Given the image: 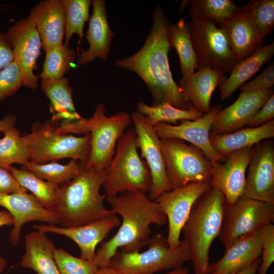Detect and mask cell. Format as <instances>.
Segmentation results:
<instances>
[{
  "instance_id": "obj_1",
  "label": "cell",
  "mask_w": 274,
  "mask_h": 274,
  "mask_svg": "<svg viewBox=\"0 0 274 274\" xmlns=\"http://www.w3.org/2000/svg\"><path fill=\"white\" fill-rule=\"evenodd\" d=\"M152 18L151 31L142 47L128 57L117 59L115 65L141 78L151 94L153 106L167 102L179 109H189L193 106L174 80L170 70L169 22L161 7L155 9Z\"/></svg>"
},
{
  "instance_id": "obj_2",
  "label": "cell",
  "mask_w": 274,
  "mask_h": 274,
  "mask_svg": "<svg viewBox=\"0 0 274 274\" xmlns=\"http://www.w3.org/2000/svg\"><path fill=\"white\" fill-rule=\"evenodd\" d=\"M106 199L112 210L120 216L122 223L116 233L96 252L93 262L99 268L108 267L119 249L126 252H140L150 238L151 225L167 223L159 204L145 192L127 191Z\"/></svg>"
},
{
  "instance_id": "obj_3",
  "label": "cell",
  "mask_w": 274,
  "mask_h": 274,
  "mask_svg": "<svg viewBox=\"0 0 274 274\" xmlns=\"http://www.w3.org/2000/svg\"><path fill=\"white\" fill-rule=\"evenodd\" d=\"M105 175L106 170H97L80 163L76 176L58 187L56 203L52 212L56 215L60 226L85 225L112 212L105 206V194L100 193Z\"/></svg>"
},
{
  "instance_id": "obj_4",
  "label": "cell",
  "mask_w": 274,
  "mask_h": 274,
  "mask_svg": "<svg viewBox=\"0 0 274 274\" xmlns=\"http://www.w3.org/2000/svg\"><path fill=\"white\" fill-rule=\"evenodd\" d=\"M227 204L223 194L210 187L193 206L182 231L194 274H208L210 248L220 233Z\"/></svg>"
},
{
  "instance_id": "obj_5",
  "label": "cell",
  "mask_w": 274,
  "mask_h": 274,
  "mask_svg": "<svg viewBox=\"0 0 274 274\" xmlns=\"http://www.w3.org/2000/svg\"><path fill=\"white\" fill-rule=\"evenodd\" d=\"M131 124V117L127 113L121 111L108 117L104 105L99 103L91 117L72 121L67 130L70 134H90V152L85 165L104 171L114 157L118 141Z\"/></svg>"
},
{
  "instance_id": "obj_6",
  "label": "cell",
  "mask_w": 274,
  "mask_h": 274,
  "mask_svg": "<svg viewBox=\"0 0 274 274\" xmlns=\"http://www.w3.org/2000/svg\"><path fill=\"white\" fill-rule=\"evenodd\" d=\"M139 149L134 129L130 127L118 141L114 157L106 170L102 186L106 199L127 191L149 192L151 176Z\"/></svg>"
},
{
  "instance_id": "obj_7",
  "label": "cell",
  "mask_w": 274,
  "mask_h": 274,
  "mask_svg": "<svg viewBox=\"0 0 274 274\" xmlns=\"http://www.w3.org/2000/svg\"><path fill=\"white\" fill-rule=\"evenodd\" d=\"M148 248L140 252H126L118 250L109 266L113 274H154L162 270L174 269L190 260V254L183 241L171 249L166 237L157 233L146 244Z\"/></svg>"
},
{
  "instance_id": "obj_8",
  "label": "cell",
  "mask_w": 274,
  "mask_h": 274,
  "mask_svg": "<svg viewBox=\"0 0 274 274\" xmlns=\"http://www.w3.org/2000/svg\"><path fill=\"white\" fill-rule=\"evenodd\" d=\"M57 123L51 119L37 121L26 134L30 151L29 161L43 164L62 158L86 164L90 152V133L82 136L59 133Z\"/></svg>"
},
{
  "instance_id": "obj_9",
  "label": "cell",
  "mask_w": 274,
  "mask_h": 274,
  "mask_svg": "<svg viewBox=\"0 0 274 274\" xmlns=\"http://www.w3.org/2000/svg\"><path fill=\"white\" fill-rule=\"evenodd\" d=\"M166 174L172 189L192 182H209L214 162L192 144L173 138H160Z\"/></svg>"
},
{
  "instance_id": "obj_10",
  "label": "cell",
  "mask_w": 274,
  "mask_h": 274,
  "mask_svg": "<svg viewBox=\"0 0 274 274\" xmlns=\"http://www.w3.org/2000/svg\"><path fill=\"white\" fill-rule=\"evenodd\" d=\"M189 23L199 67L231 72L238 61L223 29L210 19L191 20Z\"/></svg>"
},
{
  "instance_id": "obj_11",
  "label": "cell",
  "mask_w": 274,
  "mask_h": 274,
  "mask_svg": "<svg viewBox=\"0 0 274 274\" xmlns=\"http://www.w3.org/2000/svg\"><path fill=\"white\" fill-rule=\"evenodd\" d=\"M273 222L274 205L242 196L232 204H227L218 237L226 248Z\"/></svg>"
},
{
  "instance_id": "obj_12",
  "label": "cell",
  "mask_w": 274,
  "mask_h": 274,
  "mask_svg": "<svg viewBox=\"0 0 274 274\" xmlns=\"http://www.w3.org/2000/svg\"><path fill=\"white\" fill-rule=\"evenodd\" d=\"M209 182H192L161 194L155 201L164 213L168 222L166 237L169 247L176 248L180 244V235L195 201L206 192Z\"/></svg>"
},
{
  "instance_id": "obj_13",
  "label": "cell",
  "mask_w": 274,
  "mask_h": 274,
  "mask_svg": "<svg viewBox=\"0 0 274 274\" xmlns=\"http://www.w3.org/2000/svg\"><path fill=\"white\" fill-rule=\"evenodd\" d=\"M130 117L139 148L151 176L152 184L148 196L155 201L163 193L172 189L166 174L160 138L153 125L144 115L136 111Z\"/></svg>"
},
{
  "instance_id": "obj_14",
  "label": "cell",
  "mask_w": 274,
  "mask_h": 274,
  "mask_svg": "<svg viewBox=\"0 0 274 274\" xmlns=\"http://www.w3.org/2000/svg\"><path fill=\"white\" fill-rule=\"evenodd\" d=\"M243 196L274 205V143L265 140L252 147Z\"/></svg>"
},
{
  "instance_id": "obj_15",
  "label": "cell",
  "mask_w": 274,
  "mask_h": 274,
  "mask_svg": "<svg viewBox=\"0 0 274 274\" xmlns=\"http://www.w3.org/2000/svg\"><path fill=\"white\" fill-rule=\"evenodd\" d=\"M6 33L12 47L14 60L21 70L23 85L35 90L40 77L33 71L37 67V60L42 47L35 25L27 17L9 27Z\"/></svg>"
},
{
  "instance_id": "obj_16",
  "label": "cell",
  "mask_w": 274,
  "mask_h": 274,
  "mask_svg": "<svg viewBox=\"0 0 274 274\" xmlns=\"http://www.w3.org/2000/svg\"><path fill=\"white\" fill-rule=\"evenodd\" d=\"M222 105H215L210 111L194 120H183L179 124L158 123L153 125L159 138H173L188 142L200 149L213 162L224 161L226 157L219 154L212 147L210 140L211 128Z\"/></svg>"
},
{
  "instance_id": "obj_17",
  "label": "cell",
  "mask_w": 274,
  "mask_h": 274,
  "mask_svg": "<svg viewBox=\"0 0 274 274\" xmlns=\"http://www.w3.org/2000/svg\"><path fill=\"white\" fill-rule=\"evenodd\" d=\"M120 224L117 215L112 211L100 219L79 226L63 227L55 225L44 224L34 225L32 228L45 233L51 232L70 238L80 248V257L93 262L97 245Z\"/></svg>"
},
{
  "instance_id": "obj_18",
  "label": "cell",
  "mask_w": 274,
  "mask_h": 274,
  "mask_svg": "<svg viewBox=\"0 0 274 274\" xmlns=\"http://www.w3.org/2000/svg\"><path fill=\"white\" fill-rule=\"evenodd\" d=\"M252 147L229 153L223 163L214 162L210 186L222 192L229 205L234 203L244 194Z\"/></svg>"
},
{
  "instance_id": "obj_19",
  "label": "cell",
  "mask_w": 274,
  "mask_h": 274,
  "mask_svg": "<svg viewBox=\"0 0 274 274\" xmlns=\"http://www.w3.org/2000/svg\"><path fill=\"white\" fill-rule=\"evenodd\" d=\"M273 94L272 88L241 91L238 98L215 116L210 134L230 133L247 126L251 119Z\"/></svg>"
},
{
  "instance_id": "obj_20",
  "label": "cell",
  "mask_w": 274,
  "mask_h": 274,
  "mask_svg": "<svg viewBox=\"0 0 274 274\" xmlns=\"http://www.w3.org/2000/svg\"><path fill=\"white\" fill-rule=\"evenodd\" d=\"M0 206L13 216L14 223L9 234L11 244L16 246L19 242L21 228L24 224L32 221L58 224L54 212L43 207L32 194L0 193Z\"/></svg>"
},
{
  "instance_id": "obj_21",
  "label": "cell",
  "mask_w": 274,
  "mask_h": 274,
  "mask_svg": "<svg viewBox=\"0 0 274 274\" xmlns=\"http://www.w3.org/2000/svg\"><path fill=\"white\" fill-rule=\"evenodd\" d=\"M45 52L63 44L65 32V10L63 0L39 2L30 11Z\"/></svg>"
},
{
  "instance_id": "obj_22",
  "label": "cell",
  "mask_w": 274,
  "mask_h": 274,
  "mask_svg": "<svg viewBox=\"0 0 274 274\" xmlns=\"http://www.w3.org/2000/svg\"><path fill=\"white\" fill-rule=\"evenodd\" d=\"M91 4L93 12L86 34L89 46L87 50H82L78 55V62L81 65H85L96 58L107 60L115 37L108 20L105 1L93 0Z\"/></svg>"
},
{
  "instance_id": "obj_23",
  "label": "cell",
  "mask_w": 274,
  "mask_h": 274,
  "mask_svg": "<svg viewBox=\"0 0 274 274\" xmlns=\"http://www.w3.org/2000/svg\"><path fill=\"white\" fill-rule=\"evenodd\" d=\"M261 242L258 233L244 236L225 248L222 257L209 264L208 274H235L261 257Z\"/></svg>"
},
{
  "instance_id": "obj_24",
  "label": "cell",
  "mask_w": 274,
  "mask_h": 274,
  "mask_svg": "<svg viewBox=\"0 0 274 274\" xmlns=\"http://www.w3.org/2000/svg\"><path fill=\"white\" fill-rule=\"evenodd\" d=\"M226 79L224 73L221 71L200 67L193 73L183 75L178 85L192 105L205 114L211 109L214 91Z\"/></svg>"
},
{
  "instance_id": "obj_25",
  "label": "cell",
  "mask_w": 274,
  "mask_h": 274,
  "mask_svg": "<svg viewBox=\"0 0 274 274\" xmlns=\"http://www.w3.org/2000/svg\"><path fill=\"white\" fill-rule=\"evenodd\" d=\"M217 24L225 32L238 61L253 53L261 46L264 39L259 35L243 7L232 17Z\"/></svg>"
},
{
  "instance_id": "obj_26",
  "label": "cell",
  "mask_w": 274,
  "mask_h": 274,
  "mask_svg": "<svg viewBox=\"0 0 274 274\" xmlns=\"http://www.w3.org/2000/svg\"><path fill=\"white\" fill-rule=\"evenodd\" d=\"M274 138V120L255 127H248L221 134H210L211 144L220 155L225 157L229 153Z\"/></svg>"
},
{
  "instance_id": "obj_27",
  "label": "cell",
  "mask_w": 274,
  "mask_h": 274,
  "mask_svg": "<svg viewBox=\"0 0 274 274\" xmlns=\"http://www.w3.org/2000/svg\"><path fill=\"white\" fill-rule=\"evenodd\" d=\"M25 252L20 265L38 274H60L54 257L55 247L46 233L32 231L25 236Z\"/></svg>"
},
{
  "instance_id": "obj_28",
  "label": "cell",
  "mask_w": 274,
  "mask_h": 274,
  "mask_svg": "<svg viewBox=\"0 0 274 274\" xmlns=\"http://www.w3.org/2000/svg\"><path fill=\"white\" fill-rule=\"evenodd\" d=\"M274 54L273 42L260 46L248 57L238 61L229 77L219 87L222 100L229 98L242 85L256 73Z\"/></svg>"
},
{
  "instance_id": "obj_29",
  "label": "cell",
  "mask_w": 274,
  "mask_h": 274,
  "mask_svg": "<svg viewBox=\"0 0 274 274\" xmlns=\"http://www.w3.org/2000/svg\"><path fill=\"white\" fill-rule=\"evenodd\" d=\"M41 89L50 101L51 120L58 123L82 118L76 110L72 95L73 88L70 86L67 78L42 80Z\"/></svg>"
},
{
  "instance_id": "obj_30",
  "label": "cell",
  "mask_w": 274,
  "mask_h": 274,
  "mask_svg": "<svg viewBox=\"0 0 274 274\" xmlns=\"http://www.w3.org/2000/svg\"><path fill=\"white\" fill-rule=\"evenodd\" d=\"M168 30L172 47L176 49L180 59L183 75L194 73L200 67L191 40L189 23L182 18L176 23H169Z\"/></svg>"
},
{
  "instance_id": "obj_31",
  "label": "cell",
  "mask_w": 274,
  "mask_h": 274,
  "mask_svg": "<svg viewBox=\"0 0 274 274\" xmlns=\"http://www.w3.org/2000/svg\"><path fill=\"white\" fill-rule=\"evenodd\" d=\"M4 134L0 139V167L8 170L13 164L25 165L30 158L26 134L21 136L15 127Z\"/></svg>"
},
{
  "instance_id": "obj_32",
  "label": "cell",
  "mask_w": 274,
  "mask_h": 274,
  "mask_svg": "<svg viewBox=\"0 0 274 274\" xmlns=\"http://www.w3.org/2000/svg\"><path fill=\"white\" fill-rule=\"evenodd\" d=\"M8 170L20 185L31 192L41 204L52 211L56 203V191L59 186L42 180L28 170L10 166Z\"/></svg>"
},
{
  "instance_id": "obj_33",
  "label": "cell",
  "mask_w": 274,
  "mask_h": 274,
  "mask_svg": "<svg viewBox=\"0 0 274 274\" xmlns=\"http://www.w3.org/2000/svg\"><path fill=\"white\" fill-rule=\"evenodd\" d=\"M136 111L146 117L153 125L158 123L176 124L179 121L197 119L204 114L193 106L184 110L174 107L167 102L149 106L140 101L137 105Z\"/></svg>"
},
{
  "instance_id": "obj_34",
  "label": "cell",
  "mask_w": 274,
  "mask_h": 274,
  "mask_svg": "<svg viewBox=\"0 0 274 274\" xmlns=\"http://www.w3.org/2000/svg\"><path fill=\"white\" fill-rule=\"evenodd\" d=\"M239 9L232 0H192L189 13L192 20L210 19L219 23L232 17Z\"/></svg>"
},
{
  "instance_id": "obj_35",
  "label": "cell",
  "mask_w": 274,
  "mask_h": 274,
  "mask_svg": "<svg viewBox=\"0 0 274 274\" xmlns=\"http://www.w3.org/2000/svg\"><path fill=\"white\" fill-rule=\"evenodd\" d=\"M22 167L42 180L60 186L69 182L76 176L79 171L80 163L72 159L65 164L56 161L43 164L29 161Z\"/></svg>"
},
{
  "instance_id": "obj_36",
  "label": "cell",
  "mask_w": 274,
  "mask_h": 274,
  "mask_svg": "<svg viewBox=\"0 0 274 274\" xmlns=\"http://www.w3.org/2000/svg\"><path fill=\"white\" fill-rule=\"evenodd\" d=\"M43 70L39 75L42 80L60 79L69 72L75 59L76 51L63 43L45 52Z\"/></svg>"
},
{
  "instance_id": "obj_37",
  "label": "cell",
  "mask_w": 274,
  "mask_h": 274,
  "mask_svg": "<svg viewBox=\"0 0 274 274\" xmlns=\"http://www.w3.org/2000/svg\"><path fill=\"white\" fill-rule=\"evenodd\" d=\"M65 10V32L63 44L68 46L74 34L81 40L84 35L83 29L89 19L91 0H63Z\"/></svg>"
},
{
  "instance_id": "obj_38",
  "label": "cell",
  "mask_w": 274,
  "mask_h": 274,
  "mask_svg": "<svg viewBox=\"0 0 274 274\" xmlns=\"http://www.w3.org/2000/svg\"><path fill=\"white\" fill-rule=\"evenodd\" d=\"M243 8L249 14L259 35L263 39L274 26V1L252 0Z\"/></svg>"
},
{
  "instance_id": "obj_39",
  "label": "cell",
  "mask_w": 274,
  "mask_h": 274,
  "mask_svg": "<svg viewBox=\"0 0 274 274\" xmlns=\"http://www.w3.org/2000/svg\"><path fill=\"white\" fill-rule=\"evenodd\" d=\"M54 257L60 274H94L98 267L93 261L73 256L55 248Z\"/></svg>"
},
{
  "instance_id": "obj_40",
  "label": "cell",
  "mask_w": 274,
  "mask_h": 274,
  "mask_svg": "<svg viewBox=\"0 0 274 274\" xmlns=\"http://www.w3.org/2000/svg\"><path fill=\"white\" fill-rule=\"evenodd\" d=\"M23 85L21 70L14 60L0 70V101L14 95Z\"/></svg>"
},
{
  "instance_id": "obj_41",
  "label": "cell",
  "mask_w": 274,
  "mask_h": 274,
  "mask_svg": "<svg viewBox=\"0 0 274 274\" xmlns=\"http://www.w3.org/2000/svg\"><path fill=\"white\" fill-rule=\"evenodd\" d=\"M257 232L261 242V262L257 274H267L274 261V225H266Z\"/></svg>"
},
{
  "instance_id": "obj_42",
  "label": "cell",
  "mask_w": 274,
  "mask_h": 274,
  "mask_svg": "<svg viewBox=\"0 0 274 274\" xmlns=\"http://www.w3.org/2000/svg\"><path fill=\"white\" fill-rule=\"evenodd\" d=\"M274 85V64L270 62L256 78L242 85L241 91H259L272 88Z\"/></svg>"
},
{
  "instance_id": "obj_43",
  "label": "cell",
  "mask_w": 274,
  "mask_h": 274,
  "mask_svg": "<svg viewBox=\"0 0 274 274\" xmlns=\"http://www.w3.org/2000/svg\"><path fill=\"white\" fill-rule=\"evenodd\" d=\"M274 118V94L271 95L263 106L251 119L248 127H255L264 124Z\"/></svg>"
},
{
  "instance_id": "obj_44",
  "label": "cell",
  "mask_w": 274,
  "mask_h": 274,
  "mask_svg": "<svg viewBox=\"0 0 274 274\" xmlns=\"http://www.w3.org/2000/svg\"><path fill=\"white\" fill-rule=\"evenodd\" d=\"M27 193L8 169L0 167V193Z\"/></svg>"
},
{
  "instance_id": "obj_45",
  "label": "cell",
  "mask_w": 274,
  "mask_h": 274,
  "mask_svg": "<svg viewBox=\"0 0 274 274\" xmlns=\"http://www.w3.org/2000/svg\"><path fill=\"white\" fill-rule=\"evenodd\" d=\"M14 60L12 47L6 33L0 31V70Z\"/></svg>"
},
{
  "instance_id": "obj_46",
  "label": "cell",
  "mask_w": 274,
  "mask_h": 274,
  "mask_svg": "<svg viewBox=\"0 0 274 274\" xmlns=\"http://www.w3.org/2000/svg\"><path fill=\"white\" fill-rule=\"evenodd\" d=\"M14 223V218L8 211H0V227L4 225H13ZM6 265V260L0 257V274L4 271Z\"/></svg>"
},
{
  "instance_id": "obj_47",
  "label": "cell",
  "mask_w": 274,
  "mask_h": 274,
  "mask_svg": "<svg viewBox=\"0 0 274 274\" xmlns=\"http://www.w3.org/2000/svg\"><path fill=\"white\" fill-rule=\"evenodd\" d=\"M17 118L16 116L9 114L0 119V131L4 133L5 131L15 127Z\"/></svg>"
},
{
  "instance_id": "obj_48",
  "label": "cell",
  "mask_w": 274,
  "mask_h": 274,
  "mask_svg": "<svg viewBox=\"0 0 274 274\" xmlns=\"http://www.w3.org/2000/svg\"><path fill=\"white\" fill-rule=\"evenodd\" d=\"M261 262L260 257L248 267L235 274H257L259 266Z\"/></svg>"
},
{
  "instance_id": "obj_49",
  "label": "cell",
  "mask_w": 274,
  "mask_h": 274,
  "mask_svg": "<svg viewBox=\"0 0 274 274\" xmlns=\"http://www.w3.org/2000/svg\"><path fill=\"white\" fill-rule=\"evenodd\" d=\"M165 274H189V270L187 267L182 266L172 270L170 272Z\"/></svg>"
},
{
  "instance_id": "obj_50",
  "label": "cell",
  "mask_w": 274,
  "mask_h": 274,
  "mask_svg": "<svg viewBox=\"0 0 274 274\" xmlns=\"http://www.w3.org/2000/svg\"><path fill=\"white\" fill-rule=\"evenodd\" d=\"M94 274H113L109 267L98 268Z\"/></svg>"
}]
</instances>
